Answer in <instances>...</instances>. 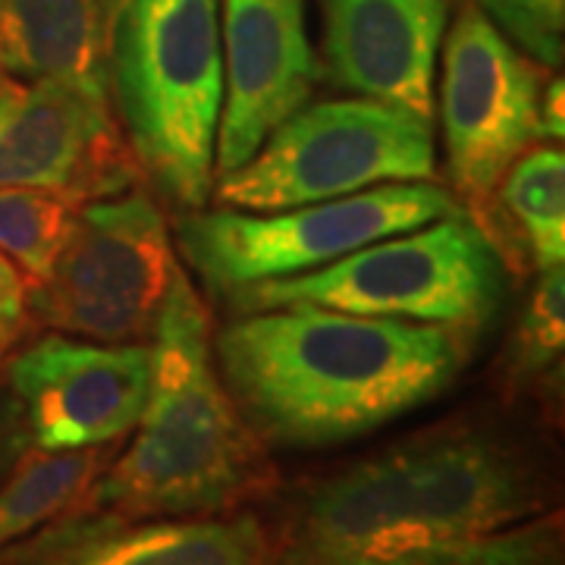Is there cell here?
<instances>
[{
	"instance_id": "7a4b0ae2",
	"label": "cell",
	"mask_w": 565,
	"mask_h": 565,
	"mask_svg": "<svg viewBox=\"0 0 565 565\" xmlns=\"http://www.w3.org/2000/svg\"><path fill=\"white\" fill-rule=\"evenodd\" d=\"M211 343L245 422L286 449L345 444L403 418L446 393L471 355V337L452 327L311 305L243 315Z\"/></svg>"
},
{
	"instance_id": "9a60e30c",
	"label": "cell",
	"mask_w": 565,
	"mask_h": 565,
	"mask_svg": "<svg viewBox=\"0 0 565 565\" xmlns=\"http://www.w3.org/2000/svg\"><path fill=\"white\" fill-rule=\"evenodd\" d=\"M114 0H0V73L107 95Z\"/></svg>"
},
{
	"instance_id": "cb8c5ba5",
	"label": "cell",
	"mask_w": 565,
	"mask_h": 565,
	"mask_svg": "<svg viewBox=\"0 0 565 565\" xmlns=\"http://www.w3.org/2000/svg\"><path fill=\"white\" fill-rule=\"evenodd\" d=\"M25 440H29V437H25L20 408L13 403V396H10V399L0 396V471L10 462H17V456L22 452Z\"/></svg>"
},
{
	"instance_id": "603a6c76",
	"label": "cell",
	"mask_w": 565,
	"mask_h": 565,
	"mask_svg": "<svg viewBox=\"0 0 565 565\" xmlns=\"http://www.w3.org/2000/svg\"><path fill=\"white\" fill-rule=\"evenodd\" d=\"M565 110H563V79L546 82L537 104V139L563 141Z\"/></svg>"
},
{
	"instance_id": "277c9868",
	"label": "cell",
	"mask_w": 565,
	"mask_h": 565,
	"mask_svg": "<svg viewBox=\"0 0 565 565\" xmlns=\"http://www.w3.org/2000/svg\"><path fill=\"white\" fill-rule=\"evenodd\" d=\"M107 95L145 182L180 211L204 207L223 107L221 0H114Z\"/></svg>"
},
{
	"instance_id": "2e32d148",
	"label": "cell",
	"mask_w": 565,
	"mask_h": 565,
	"mask_svg": "<svg viewBox=\"0 0 565 565\" xmlns=\"http://www.w3.org/2000/svg\"><path fill=\"white\" fill-rule=\"evenodd\" d=\"M122 440L82 449H39L17 456L13 475L0 484V550L57 522L88 493L114 462Z\"/></svg>"
},
{
	"instance_id": "ba28073f",
	"label": "cell",
	"mask_w": 565,
	"mask_h": 565,
	"mask_svg": "<svg viewBox=\"0 0 565 565\" xmlns=\"http://www.w3.org/2000/svg\"><path fill=\"white\" fill-rule=\"evenodd\" d=\"M173 226L145 189L82 204L61 255L29 282V321L92 343H151L173 277Z\"/></svg>"
},
{
	"instance_id": "4fadbf2b",
	"label": "cell",
	"mask_w": 565,
	"mask_h": 565,
	"mask_svg": "<svg viewBox=\"0 0 565 565\" xmlns=\"http://www.w3.org/2000/svg\"><path fill=\"white\" fill-rule=\"evenodd\" d=\"M0 565H274V537L255 512L117 519L73 509L3 546Z\"/></svg>"
},
{
	"instance_id": "5b68a950",
	"label": "cell",
	"mask_w": 565,
	"mask_h": 565,
	"mask_svg": "<svg viewBox=\"0 0 565 565\" xmlns=\"http://www.w3.org/2000/svg\"><path fill=\"white\" fill-rule=\"evenodd\" d=\"M505 292V258L468 211L399 233L345 255L340 262L248 282L226 292L233 311L330 308L367 318L437 323L475 337L497 318Z\"/></svg>"
},
{
	"instance_id": "5bb4252c",
	"label": "cell",
	"mask_w": 565,
	"mask_h": 565,
	"mask_svg": "<svg viewBox=\"0 0 565 565\" xmlns=\"http://www.w3.org/2000/svg\"><path fill=\"white\" fill-rule=\"evenodd\" d=\"M323 57L343 88L434 117V63L446 0H318Z\"/></svg>"
},
{
	"instance_id": "44dd1931",
	"label": "cell",
	"mask_w": 565,
	"mask_h": 565,
	"mask_svg": "<svg viewBox=\"0 0 565 565\" xmlns=\"http://www.w3.org/2000/svg\"><path fill=\"white\" fill-rule=\"evenodd\" d=\"M490 22L544 70H556L565 51V0H475Z\"/></svg>"
},
{
	"instance_id": "7402d4cb",
	"label": "cell",
	"mask_w": 565,
	"mask_h": 565,
	"mask_svg": "<svg viewBox=\"0 0 565 565\" xmlns=\"http://www.w3.org/2000/svg\"><path fill=\"white\" fill-rule=\"evenodd\" d=\"M29 327V282L22 270L0 252V359L20 343Z\"/></svg>"
},
{
	"instance_id": "3957f363",
	"label": "cell",
	"mask_w": 565,
	"mask_h": 565,
	"mask_svg": "<svg viewBox=\"0 0 565 565\" xmlns=\"http://www.w3.org/2000/svg\"><path fill=\"white\" fill-rule=\"evenodd\" d=\"M211 337V318L180 267L151 337V393L136 437L73 505L76 512L214 519L243 512L277 487L270 446L226 393Z\"/></svg>"
},
{
	"instance_id": "d6986e66",
	"label": "cell",
	"mask_w": 565,
	"mask_h": 565,
	"mask_svg": "<svg viewBox=\"0 0 565 565\" xmlns=\"http://www.w3.org/2000/svg\"><path fill=\"white\" fill-rule=\"evenodd\" d=\"M381 565H565L563 519L544 512L522 525L505 527L468 544L415 553Z\"/></svg>"
},
{
	"instance_id": "e0dca14e",
	"label": "cell",
	"mask_w": 565,
	"mask_h": 565,
	"mask_svg": "<svg viewBox=\"0 0 565 565\" xmlns=\"http://www.w3.org/2000/svg\"><path fill=\"white\" fill-rule=\"evenodd\" d=\"M500 217L519 230L537 270L565 262V158L563 148H527L509 167L500 192Z\"/></svg>"
},
{
	"instance_id": "9c48e42d",
	"label": "cell",
	"mask_w": 565,
	"mask_h": 565,
	"mask_svg": "<svg viewBox=\"0 0 565 565\" xmlns=\"http://www.w3.org/2000/svg\"><path fill=\"white\" fill-rule=\"evenodd\" d=\"M544 66L525 57L471 0L444 47L446 167L456 195L484 217L509 167L537 139Z\"/></svg>"
},
{
	"instance_id": "30bf717a",
	"label": "cell",
	"mask_w": 565,
	"mask_h": 565,
	"mask_svg": "<svg viewBox=\"0 0 565 565\" xmlns=\"http://www.w3.org/2000/svg\"><path fill=\"white\" fill-rule=\"evenodd\" d=\"M139 182L145 173L110 95L51 79L22 85L0 73V189H44L82 207Z\"/></svg>"
},
{
	"instance_id": "6da1fadb",
	"label": "cell",
	"mask_w": 565,
	"mask_h": 565,
	"mask_svg": "<svg viewBox=\"0 0 565 565\" xmlns=\"http://www.w3.org/2000/svg\"><path fill=\"white\" fill-rule=\"evenodd\" d=\"M550 512L537 459L509 434L446 422L292 490L274 565H381Z\"/></svg>"
},
{
	"instance_id": "52a82bcc",
	"label": "cell",
	"mask_w": 565,
	"mask_h": 565,
	"mask_svg": "<svg viewBox=\"0 0 565 565\" xmlns=\"http://www.w3.org/2000/svg\"><path fill=\"white\" fill-rule=\"evenodd\" d=\"M459 211L437 182H390L333 202L262 214L182 211L177 245L182 258L217 296L248 282L282 280L340 262L364 245L381 243Z\"/></svg>"
},
{
	"instance_id": "7c38bea8",
	"label": "cell",
	"mask_w": 565,
	"mask_h": 565,
	"mask_svg": "<svg viewBox=\"0 0 565 565\" xmlns=\"http://www.w3.org/2000/svg\"><path fill=\"white\" fill-rule=\"evenodd\" d=\"M221 39L226 73L214 177L248 161L321 79L302 0H226Z\"/></svg>"
},
{
	"instance_id": "ffe728a7",
	"label": "cell",
	"mask_w": 565,
	"mask_h": 565,
	"mask_svg": "<svg viewBox=\"0 0 565 565\" xmlns=\"http://www.w3.org/2000/svg\"><path fill=\"white\" fill-rule=\"evenodd\" d=\"M565 343V267H546L531 289L525 315L515 330L512 371L519 377H544L563 362Z\"/></svg>"
},
{
	"instance_id": "8992f818",
	"label": "cell",
	"mask_w": 565,
	"mask_h": 565,
	"mask_svg": "<svg viewBox=\"0 0 565 565\" xmlns=\"http://www.w3.org/2000/svg\"><path fill=\"white\" fill-rule=\"evenodd\" d=\"M434 173L430 120L359 95L296 110L248 161L214 180L221 207L270 214Z\"/></svg>"
},
{
	"instance_id": "ac0fdd59",
	"label": "cell",
	"mask_w": 565,
	"mask_h": 565,
	"mask_svg": "<svg viewBox=\"0 0 565 565\" xmlns=\"http://www.w3.org/2000/svg\"><path fill=\"white\" fill-rule=\"evenodd\" d=\"M79 204L44 189H0V252L22 270L25 282H39L73 230Z\"/></svg>"
},
{
	"instance_id": "8fae6325",
	"label": "cell",
	"mask_w": 565,
	"mask_h": 565,
	"mask_svg": "<svg viewBox=\"0 0 565 565\" xmlns=\"http://www.w3.org/2000/svg\"><path fill=\"white\" fill-rule=\"evenodd\" d=\"M151 343H92L47 333L7 364L29 444L82 449L136 430L151 393Z\"/></svg>"
}]
</instances>
